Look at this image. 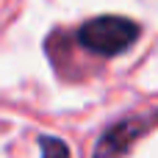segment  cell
<instances>
[{"instance_id":"6da1fadb","label":"cell","mask_w":158,"mask_h":158,"mask_svg":"<svg viewBox=\"0 0 158 158\" xmlns=\"http://www.w3.org/2000/svg\"><path fill=\"white\" fill-rule=\"evenodd\" d=\"M142 36V25L128 19V17H117V14H103L94 19H86L78 28V42L83 50L94 53V56H122L125 50H131Z\"/></svg>"},{"instance_id":"7a4b0ae2","label":"cell","mask_w":158,"mask_h":158,"mask_svg":"<svg viewBox=\"0 0 158 158\" xmlns=\"http://www.w3.org/2000/svg\"><path fill=\"white\" fill-rule=\"evenodd\" d=\"M158 125V108L156 111H144V114H128L119 122H114L111 128L103 131V136L94 144L92 158H125L131 153V147L147 136Z\"/></svg>"},{"instance_id":"3957f363","label":"cell","mask_w":158,"mask_h":158,"mask_svg":"<svg viewBox=\"0 0 158 158\" xmlns=\"http://www.w3.org/2000/svg\"><path fill=\"white\" fill-rule=\"evenodd\" d=\"M39 150H42V158H69V147L56 136H42Z\"/></svg>"}]
</instances>
